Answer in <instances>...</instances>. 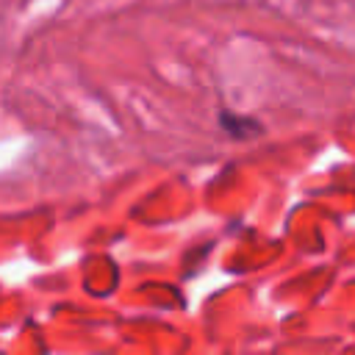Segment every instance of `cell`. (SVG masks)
<instances>
[{"mask_svg": "<svg viewBox=\"0 0 355 355\" xmlns=\"http://www.w3.org/2000/svg\"><path fill=\"white\" fill-rule=\"evenodd\" d=\"M219 125H222V128H225L230 136H236V139L261 133V125H258L255 119H247V116H236V114H230V111H219Z\"/></svg>", "mask_w": 355, "mask_h": 355, "instance_id": "1", "label": "cell"}]
</instances>
